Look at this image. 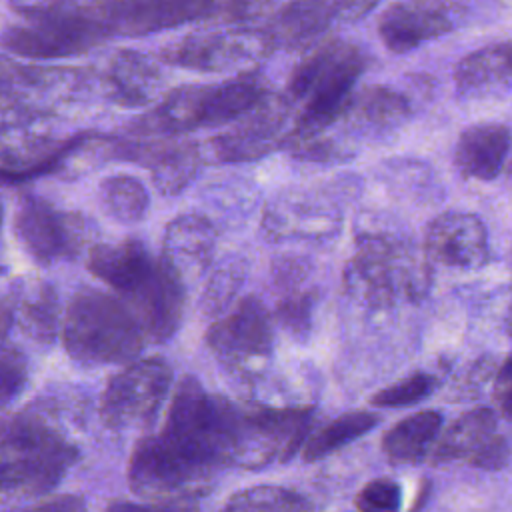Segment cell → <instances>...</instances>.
I'll return each mask as SVG.
<instances>
[{"mask_svg": "<svg viewBox=\"0 0 512 512\" xmlns=\"http://www.w3.org/2000/svg\"><path fill=\"white\" fill-rule=\"evenodd\" d=\"M382 0H320L326 16L332 20H356L366 16L374 6H378Z\"/></svg>", "mask_w": 512, "mask_h": 512, "instance_id": "37", "label": "cell"}, {"mask_svg": "<svg viewBox=\"0 0 512 512\" xmlns=\"http://www.w3.org/2000/svg\"><path fill=\"white\" fill-rule=\"evenodd\" d=\"M424 252L432 264L468 272L480 270L490 260L488 232L474 214L444 212L428 224Z\"/></svg>", "mask_w": 512, "mask_h": 512, "instance_id": "13", "label": "cell"}, {"mask_svg": "<svg viewBox=\"0 0 512 512\" xmlns=\"http://www.w3.org/2000/svg\"><path fill=\"white\" fill-rule=\"evenodd\" d=\"M400 238L384 226L364 228L356 236V252L346 262L342 282L346 294L368 310H386L400 296L390 262V246Z\"/></svg>", "mask_w": 512, "mask_h": 512, "instance_id": "10", "label": "cell"}, {"mask_svg": "<svg viewBox=\"0 0 512 512\" xmlns=\"http://www.w3.org/2000/svg\"><path fill=\"white\" fill-rule=\"evenodd\" d=\"M272 50L274 44L264 28H234L184 36L164 46L160 60L198 72H222L258 62Z\"/></svg>", "mask_w": 512, "mask_h": 512, "instance_id": "9", "label": "cell"}, {"mask_svg": "<svg viewBox=\"0 0 512 512\" xmlns=\"http://www.w3.org/2000/svg\"><path fill=\"white\" fill-rule=\"evenodd\" d=\"M216 16V0H108L96 14L108 34L144 36Z\"/></svg>", "mask_w": 512, "mask_h": 512, "instance_id": "11", "label": "cell"}, {"mask_svg": "<svg viewBox=\"0 0 512 512\" xmlns=\"http://www.w3.org/2000/svg\"><path fill=\"white\" fill-rule=\"evenodd\" d=\"M376 422L378 418L370 412H346L304 440L302 458L306 462L320 460L370 432L376 426Z\"/></svg>", "mask_w": 512, "mask_h": 512, "instance_id": "28", "label": "cell"}, {"mask_svg": "<svg viewBox=\"0 0 512 512\" xmlns=\"http://www.w3.org/2000/svg\"><path fill=\"white\" fill-rule=\"evenodd\" d=\"M510 176H512V166H510Z\"/></svg>", "mask_w": 512, "mask_h": 512, "instance_id": "45", "label": "cell"}, {"mask_svg": "<svg viewBox=\"0 0 512 512\" xmlns=\"http://www.w3.org/2000/svg\"><path fill=\"white\" fill-rule=\"evenodd\" d=\"M62 80V70L36 68L16 62L0 54V96L14 100H28L32 96L48 94Z\"/></svg>", "mask_w": 512, "mask_h": 512, "instance_id": "30", "label": "cell"}, {"mask_svg": "<svg viewBox=\"0 0 512 512\" xmlns=\"http://www.w3.org/2000/svg\"><path fill=\"white\" fill-rule=\"evenodd\" d=\"M438 386V380L432 374L426 372H416L410 374L386 388H382L380 392H376L372 396V404L380 406V408H402V406H410L416 404L424 398H428Z\"/></svg>", "mask_w": 512, "mask_h": 512, "instance_id": "32", "label": "cell"}, {"mask_svg": "<svg viewBox=\"0 0 512 512\" xmlns=\"http://www.w3.org/2000/svg\"><path fill=\"white\" fill-rule=\"evenodd\" d=\"M460 96H486L512 88V42H496L464 56L454 70Z\"/></svg>", "mask_w": 512, "mask_h": 512, "instance_id": "23", "label": "cell"}, {"mask_svg": "<svg viewBox=\"0 0 512 512\" xmlns=\"http://www.w3.org/2000/svg\"><path fill=\"white\" fill-rule=\"evenodd\" d=\"M246 260L240 256H228L216 264L210 272L198 306L206 318L222 316L238 298V292L246 280Z\"/></svg>", "mask_w": 512, "mask_h": 512, "instance_id": "29", "label": "cell"}, {"mask_svg": "<svg viewBox=\"0 0 512 512\" xmlns=\"http://www.w3.org/2000/svg\"><path fill=\"white\" fill-rule=\"evenodd\" d=\"M62 344L68 356L86 366L126 364L148 342L134 312L120 296L84 286L62 312Z\"/></svg>", "mask_w": 512, "mask_h": 512, "instance_id": "2", "label": "cell"}, {"mask_svg": "<svg viewBox=\"0 0 512 512\" xmlns=\"http://www.w3.org/2000/svg\"><path fill=\"white\" fill-rule=\"evenodd\" d=\"M14 234L36 264L52 266L80 254L88 238V222L80 212L62 210L34 192H24L14 214Z\"/></svg>", "mask_w": 512, "mask_h": 512, "instance_id": "7", "label": "cell"}, {"mask_svg": "<svg viewBox=\"0 0 512 512\" xmlns=\"http://www.w3.org/2000/svg\"><path fill=\"white\" fill-rule=\"evenodd\" d=\"M402 504V490L390 478H376L370 480L356 496V508L366 512L378 510H398Z\"/></svg>", "mask_w": 512, "mask_h": 512, "instance_id": "35", "label": "cell"}, {"mask_svg": "<svg viewBox=\"0 0 512 512\" xmlns=\"http://www.w3.org/2000/svg\"><path fill=\"white\" fill-rule=\"evenodd\" d=\"M364 64V54L354 44H318L290 76L288 100L302 102V110L288 134L316 136L344 118Z\"/></svg>", "mask_w": 512, "mask_h": 512, "instance_id": "3", "label": "cell"}, {"mask_svg": "<svg viewBox=\"0 0 512 512\" xmlns=\"http://www.w3.org/2000/svg\"><path fill=\"white\" fill-rule=\"evenodd\" d=\"M494 398L500 412L512 420V368H500L494 382Z\"/></svg>", "mask_w": 512, "mask_h": 512, "instance_id": "40", "label": "cell"}, {"mask_svg": "<svg viewBox=\"0 0 512 512\" xmlns=\"http://www.w3.org/2000/svg\"><path fill=\"white\" fill-rule=\"evenodd\" d=\"M12 314L20 334L38 346H50L62 324L58 292L38 278L12 280Z\"/></svg>", "mask_w": 512, "mask_h": 512, "instance_id": "19", "label": "cell"}, {"mask_svg": "<svg viewBox=\"0 0 512 512\" xmlns=\"http://www.w3.org/2000/svg\"><path fill=\"white\" fill-rule=\"evenodd\" d=\"M14 328L12 314V280H6V270L0 266V338Z\"/></svg>", "mask_w": 512, "mask_h": 512, "instance_id": "39", "label": "cell"}, {"mask_svg": "<svg viewBox=\"0 0 512 512\" xmlns=\"http://www.w3.org/2000/svg\"><path fill=\"white\" fill-rule=\"evenodd\" d=\"M206 88L188 84L170 90L150 112L130 124L132 136H178L202 128V110Z\"/></svg>", "mask_w": 512, "mask_h": 512, "instance_id": "21", "label": "cell"}, {"mask_svg": "<svg viewBox=\"0 0 512 512\" xmlns=\"http://www.w3.org/2000/svg\"><path fill=\"white\" fill-rule=\"evenodd\" d=\"M502 366H504V368H512V354L504 360V364H502Z\"/></svg>", "mask_w": 512, "mask_h": 512, "instance_id": "43", "label": "cell"}, {"mask_svg": "<svg viewBox=\"0 0 512 512\" xmlns=\"http://www.w3.org/2000/svg\"><path fill=\"white\" fill-rule=\"evenodd\" d=\"M466 460L484 470L502 468L508 460V444L498 434V420L490 408H472L452 422L434 442L432 462Z\"/></svg>", "mask_w": 512, "mask_h": 512, "instance_id": "12", "label": "cell"}, {"mask_svg": "<svg viewBox=\"0 0 512 512\" xmlns=\"http://www.w3.org/2000/svg\"><path fill=\"white\" fill-rule=\"evenodd\" d=\"M214 252L216 228L206 216L186 212L166 224L160 260L186 288L208 272Z\"/></svg>", "mask_w": 512, "mask_h": 512, "instance_id": "16", "label": "cell"}, {"mask_svg": "<svg viewBox=\"0 0 512 512\" xmlns=\"http://www.w3.org/2000/svg\"><path fill=\"white\" fill-rule=\"evenodd\" d=\"M310 408H238L230 464L260 470L274 460L288 462L306 440Z\"/></svg>", "mask_w": 512, "mask_h": 512, "instance_id": "5", "label": "cell"}, {"mask_svg": "<svg viewBox=\"0 0 512 512\" xmlns=\"http://www.w3.org/2000/svg\"><path fill=\"white\" fill-rule=\"evenodd\" d=\"M338 226V216L304 194L278 196L262 216V232L270 242L288 238H320Z\"/></svg>", "mask_w": 512, "mask_h": 512, "instance_id": "17", "label": "cell"}, {"mask_svg": "<svg viewBox=\"0 0 512 512\" xmlns=\"http://www.w3.org/2000/svg\"><path fill=\"white\" fill-rule=\"evenodd\" d=\"M174 382L172 366L158 356L134 358L112 374L100 394L98 414L106 428L114 432L146 430Z\"/></svg>", "mask_w": 512, "mask_h": 512, "instance_id": "4", "label": "cell"}, {"mask_svg": "<svg viewBox=\"0 0 512 512\" xmlns=\"http://www.w3.org/2000/svg\"><path fill=\"white\" fill-rule=\"evenodd\" d=\"M510 144L512 136L504 124L484 122L468 126L456 142L454 164L466 178L494 180L504 168Z\"/></svg>", "mask_w": 512, "mask_h": 512, "instance_id": "20", "label": "cell"}, {"mask_svg": "<svg viewBox=\"0 0 512 512\" xmlns=\"http://www.w3.org/2000/svg\"><path fill=\"white\" fill-rule=\"evenodd\" d=\"M442 428V414L436 410L416 412L394 424L382 438L384 454L398 464L420 462L436 442Z\"/></svg>", "mask_w": 512, "mask_h": 512, "instance_id": "25", "label": "cell"}, {"mask_svg": "<svg viewBox=\"0 0 512 512\" xmlns=\"http://www.w3.org/2000/svg\"><path fill=\"white\" fill-rule=\"evenodd\" d=\"M312 308H314L312 292H306L304 288H296L282 294V298L278 300L276 318L280 326L286 332H290L294 338H304L312 328Z\"/></svg>", "mask_w": 512, "mask_h": 512, "instance_id": "34", "label": "cell"}, {"mask_svg": "<svg viewBox=\"0 0 512 512\" xmlns=\"http://www.w3.org/2000/svg\"><path fill=\"white\" fill-rule=\"evenodd\" d=\"M310 262L302 256H284L274 262L272 266V280L278 290L290 292L296 288H302L310 274Z\"/></svg>", "mask_w": 512, "mask_h": 512, "instance_id": "36", "label": "cell"}, {"mask_svg": "<svg viewBox=\"0 0 512 512\" xmlns=\"http://www.w3.org/2000/svg\"><path fill=\"white\" fill-rule=\"evenodd\" d=\"M100 208L120 224L140 222L150 208L146 186L130 174H112L98 184Z\"/></svg>", "mask_w": 512, "mask_h": 512, "instance_id": "27", "label": "cell"}, {"mask_svg": "<svg viewBox=\"0 0 512 512\" xmlns=\"http://www.w3.org/2000/svg\"><path fill=\"white\" fill-rule=\"evenodd\" d=\"M28 384L26 356L0 338V410L12 404Z\"/></svg>", "mask_w": 512, "mask_h": 512, "instance_id": "33", "label": "cell"}, {"mask_svg": "<svg viewBox=\"0 0 512 512\" xmlns=\"http://www.w3.org/2000/svg\"><path fill=\"white\" fill-rule=\"evenodd\" d=\"M34 510H82L86 508L84 498L76 494H56V496H42L38 502L32 504Z\"/></svg>", "mask_w": 512, "mask_h": 512, "instance_id": "41", "label": "cell"}, {"mask_svg": "<svg viewBox=\"0 0 512 512\" xmlns=\"http://www.w3.org/2000/svg\"><path fill=\"white\" fill-rule=\"evenodd\" d=\"M206 344L224 368L240 376H252L272 356V318L256 296H244L212 322Z\"/></svg>", "mask_w": 512, "mask_h": 512, "instance_id": "6", "label": "cell"}, {"mask_svg": "<svg viewBox=\"0 0 512 512\" xmlns=\"http://www.w3.org/2000/svg\"><path fill=\"white\" fill-rule=\"evenodd\" d=\"M162 76L156 64L140 52L118 50L106 72V90L114 104L140 108L160 92Z\"/></svg>", "mask_w": 512, "mask_h": 512, "instance_id": "22", "label": "cell"}, {"mask_svg": "<svg viewBox=\"0 0 512 512\" xmlns=\"http://www.w3.org/2000/svg\"><path fill=\"white\" fill-rule=\"evenodd\" d=\"M266 96V84L252 74H242L222 84L208 86L204 96L202 128H214L236 122L252 108H256Z\"/></svg>", "mask_w": 512, "mask_h": 512, "instance_id": "24", "label": "cell"}, {"mask_svg": "<svg viewBox=\"0 0 512 512\" xmlns=\"http://www.w3.org/2000/svg\"><path fill=\"white\" fill-rule=\"evenodd\" d=\"M10 8L28 20H40L64 10L66 0H8Z\"/></svg>", "mask_w": 512, "mask_h": 512, "instance_id": "38", "label": "cell"}, {"mask_svg": "<svg viewBox=\"0 0 512 512\" xmlns=\"http://www.w3.org/2000/svg\"><path fill=\"white\" fill-rule=\"evenodd\" d=\"M186 290L158 258L152 272L122 300L134 312L150 342H166L180 326Z\"/></svg>", "mask_w": 512, "mask_h": 512, "instance_id": "14", "label": "cell"}, {"mask_svg": "<svg viewBox=\"0 0 512 512\" xmlns=\"http://www.w3.org/2000/svg\"><path fill=\"white\" fill-rule=\"evenodd\" d=\"M346 114L374 130H390L408 120L410 104L400 92L388 86H368L352 94Z\"/></svg>", "mask_w": 512, "mask_h": 512, "instance_id": "26", "label": "cell"}, {"mask_svg": "<svg viewBox=\"0 0 512 512\" xmlns=\"http://www.w3.org/2000/svg\"><path fill=\"white\" fill-rule=\"evenodd\" d=\"M2 220H4V208H2V202H0V234H2Z\"/></svg>", "mask_w": 512, "mask_h": 512, "instance_id": "44", "label": "cell"}, {"mask_svg": "<svg viewBox=\"0 0 512 512\" xmlns=\"http://www.w3.org/2000/svg\"><path fill=\"white\" fill-rule=\"evenodd\" d=\"M224 508L234 512H296L308 510L310 502L294 490L260 484L232 494Z\"/></svg>", "mask_w": 512, "mask_h": 512, "instance_id": "31", "label": "cell"}, {"mask_svg": "<svg viewBox=\"0 0 512 512\" xmlns=\"http://www.w3.org/2000/svg\"><path fill=\"white\" fill-rule=\"evenodd\" d=\"M506 330L512 336V296H510V306H508V312H506Z\"/></svg>", "mask_w": 512, "mask_h": 512, "instance_id": "42", "label": "cell"}, {"mask_svg": "<svg viewBox=\"0 0 512 512\" xmlns=\"http://www.w3.org/2000/svg\"><path fill=\"white\" fill-rule=\"evenodd\" d=\"M56 398H38L0 418V500H30L50 494L78 462V446L64 428Z\"/></svg>", "mask_w": 512, "mask_h": 512, "instance_id": "1", "label": "cell"}, {"mask_svg": "<svg viewBox=\"0 0 512 512\" xmlns=\"http://www.w3.org/2000/svg\"><path fill=\"white\" fill-rule=\"evenodd\" d=\"M156 260L146 244L138 238H124L120 242H100L88 250V270L116 296L130 294L156 266Z\"/></svg>", "mask_w": 512, "mask_h": 512, "instance_id": "18", "label": "cell"}, {"mask_svg": "<svg viewBox=\"0 0 512 512\" xmlns=\"http://www.w3.org/2000/svg\"><path fill=\"white\" fill-rule=\"evenodd\" d=\"M456 26V8L446 0H400L382 12L378 34L390 52L406 54Z\"/></svg>", "mask_w": 512, "mask_h": 512, "instance_id": "15", "label": "cell"}, {"mask_svg": "<svg viewBox=\"0 0 512 512\" xmlns=\"http://www.w3.org/2000/svg\"><path fill=\"white\" fill-rule=\"evenodd\" d=\"M108 32L90 12L62 10L54 16L32 20L28 26H10L2 32L0 44L14 56L50 60L88 52Z\"/></svg>", "mask_w": 512, "mask_h": 512, "instance_id": "8", "label": "cell"}]
</instances>
